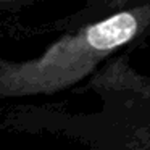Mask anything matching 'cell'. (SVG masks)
Listing matches in <instances>:
<instances>
[{"label": "cell", "instance_id": "obj_1", "mask_svg": "<svg viewBox=\"0 0 150 150\" xmlns=\"http://www.w3.org/2000/svg\"><path fill=\"white\" fill-rule=\"evenodd\" d=\"M137 21L131 13H118L94 24L87 31V42L97 50H108L123 45L136 34Z\"/></svg>", "mask_w": 150, "mask_h": 150}]
</instances>
